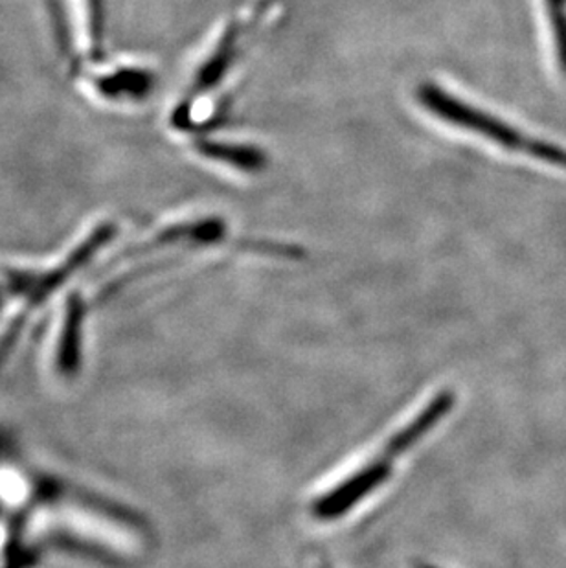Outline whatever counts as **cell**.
Masks as SVG:
<instances>
[{"mask_svg":"<svg viewBox=\"0 0 566 568\" xmlns=\"http://www.w3.org/2000/svg\"><path fill=\"white\" fill-rule=\"evenodd\" d=\"M454 394L442 390L423 405L405 425L392 433L391 438L375 450V455L364 460L357 469L341 478L335 486L311 500L310 514L321 523L338 520L350 514L355 506L363 505L368 495L375 494L391 478L394 464L406 455L414 445L423 440L439 422L453 410Z\"/></svg>","mask_w":566,"mask_h":568,"instance_id":"obj_1","label":"cell"},{"mask_svg":"<svg viewBox=\"0 0 566 568\" xmlns=\"http://www.w3.org/2000/svg\"><path fill=\"white\" fill-rule=\"evenodd\" d=\"M420 100L438 119L464 128L465 131L478 134L482 139L492 140L493 144L503 150L529 156L532 161H539L548 166L566 170L565 148H559L548 140L529 136L520 129L513 128L508 122H504L493 114L484 113L469 103L459 102L458 98L442 91L439 87H423L420 91Z\"/></svg>","mask_w":566,"mask_h":568,"instance_id":"obj_2","label":"cell"},{"mask_svg":"<svg viewBox=\"0 0 566 568\" xmlns=\"http://www.w3.org/2000/svg\"><path fill=\"white\" fill-rule=\"evenodd\" d=\"M81 94L100 108H139L155 89L156 74L150 64L137 60H98L74 72Z\"/></svg>","mask_w":566,"mask_h":568,"instance_id":"obj_3","label":"cell"},{"mask_svg":"<svg viewBox=\"0 0 566 568\" xmlns=\"http://www.w3.org/2000/svg\"><path fill=\"white\" fill-rule=\"evenodd\" d=\"M64 52L72 72L102 60V22L98 0H59Z\"/></svg>","mask_w":566,"mask_h":568,"instance_id":"obj_4","label":"cell"},{"mask_svg":"<svg viewBox=\"0 0 566 568\" xmlns=\"http://www.w3.org/2000/svg\"><path fill=\"white\" fill-rule=\"evenodd\" d=\"M557 64L566 75V0H543Z\"/></svg>","mask_w":566,"mask_h":568,"instance_id":"obj_5","label":"cell"},{"mask_svg":"<svg viewBox=\"0 0 566 568\" xmlns=\"http://www.w3.org/2000/svg\"><path fill=\"white\" fill-rule=\"evenodd\" d=\"M416 568H438V567H434V565H427V564H417Z\"/></svg>","mask_w":566,"mask_h":568,"instance_id":"obj_6","label":"cell"},{"mask_svg":"<svg viewBox=\"0 0 566 568\" xmlns=\"http://www.w3.org/2000/svg\"><path fill=\"white\" fill-rule=\"evenodd\" d=\"M319 568H332V565L321 564V567H319Z\"/></svg>","mask_w":566,"mask_h":568,"instance_id":"obj_7","label":"cell"}]
</instances>
